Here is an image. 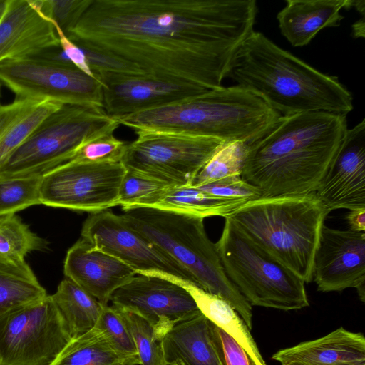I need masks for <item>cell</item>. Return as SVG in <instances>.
<instances>
[{
	"label": "cell",
	"instance_id": "7c38bea8",
	"mask_svg": "<svg viewBox=\"0 0 365 365\" xmlns=\"http://www.w3.org/2000/svg\"><path fill=\"white\" fill-rule=\"evenodd\" d=\"M126 168L122 163L70 160L41 176V204L95 213L118 205Z\"/></svg>",
	"mask_w": 365,
	"mask_h": 365
},
{
	"label": "cell",
	"instance_id": "ffe728a7",
	"mask_svg": "<svg viewBox=\"0 0 365 365\" xmlns=\"http://www.w3.org/2000/svg\"><path fill=\"white\" fill-rule=\"evenodd\" d=\"M272 359L282 365H365V338L339 327L324 336L281 349Z\"/></svg>",
	"mask_w": 365,
	"mask_h": 365
},
{
	"label": "cell",
	"instance_id": "277c9868",
	"mask_svg": "<svg viewBox=\"0 0 365 365\" xmlns=\"http://www.w3.org/2000/svg\"><path fill=\"white\" fill-rule=\"evenodd\" d=\"M281 115L238 86H220L165 106L115 118L136 131L163 132L251 144Z\"/></svg>",
	"mask_w": 365,
	"mask_h": 365
},
{
	"label": "cell",
	"instance_id": "7402d4cb",
	"mask_svg": "<svg viewBox=\"0 0 365 365\" xmlns=\"http://www.w3.org/2000/svg\"><path fill=\"white\" fill-rule=\"evenodd\" d=\"M165 365H221L210 330L202 313L180 322L162 339Z\"/></svg>",
	"mask_w": 365,
	"mask_h": 365
},
{
	"label": "cell",
	"instance_id": "4fadbf2b",
	"mask_svg": "<svg viewBox=\"0 0 365 365\" xmlns=\"http://www.w3.org/2000/svg\"><path fill=\"white\" fill-rule=\"evenodd\" d=\"M110 301L148 321L161 340L175 324L201 313L185 289L158 272L137 274Z\"/></svg>",
	"mask_w": 365,
	"mask_h": 365
},
{
	"label": "cell",
	"instance_id": "3957f363",
	"mask_svg": "<svg viewBox=\"0 0 365 365\" xmlns=\"http://www.w3.org/2000/svg\"><path fill=\"white\" fill-rule=\"evenodd\" d=\"M227 77L281 116L309 112L346 115L353 98L336 77L326 75L264 34L253 31L238 50Z\"/></svg>",
	"mask_w": 365,
	"mask_h": 365
},
{
	"label": "cell",
	"instance_id": "d6a6232c",
	"mask_svg": "<svg viewBox=\"0 0 365 365\" xmlns=\"http://www.w3.org/2000/svg\"><path fill=\"white\" fill-rule=\"evenodd\" d=\"M116 308L132 335L140 365H165L162 340L158 336L152 325L135 313Z\"/></svg>",
	"mask_w": 365,
	"mask_h": 365
},
{
	"label": "cell",
	"instance_id": "603a6c76",
	"mask_svg": "<svg viewBox=\"0 0 365 365\" xmlns=\"http://www.w3.org/2000/svg\"><path fill=\"white\" fill-rule=\"evenodd\" d=\"M62 105L18 98L9 104H0V170L39 123Z\"/></svg>",
	"mask_w": 365,
	"mask_h": 365
},
{
	"label": "cell",
	"instance_id": "e575fe53",
	"mask_svg": "<svg viewBox=\"0 0 365 365\" xmlns=\"http://www.w3.org/2000/svg\"><path fill=\"white\" fill-rule=\"evenodd\" d=\"M93 0H38L42 13L67 36Z\"/></svg>",
	"mask_w": 365,
	"mask_h": 365
},
{
	"label": "cell",
	"instance_id": "1f68e13d",
	"mask_svg": "<svg viewBox=\"0 0 365 365\" xmlns=\"http://www.w3.org/2000/svg\"><path fill=\"white\" fill-rule=\"evenodd\" d=\"M41 176L0 178V215L15 214L41 204Z\"/></svg>",
	"mask_w": 365,
	"mask_h": 365
},
{
	"label": "cell",
	"instance_id": "b9f144b4",
	"mask_svg": "<svg viewBox=\"0 0 365 365\" xmlns=\"http://www.w3.org/2000/svg\"><path fill=\"white\" fill-rule=\"evenodd\" d=\"M364 17L352 25V34L354 38L364 37Z\"/></svg>",
	"mask_w": 365,
	"mask_h": 365
},
{
	"label": "cell",
	"instance_id": "d590c367",
	"mask_svg": "<svg viewBox=\"0 0 365 365\" xmlns=\"http://www.w3.org/2000/svg\"><path fill=\"white\" fill-rule=\"evenodd\" d=\"M95 327L107 334L118 351L130 355H138L132 335L115 307L104 306Z\"/></svg>",
	"mask_w": 365,
	"mask_h": 365
},
{
	"label": "cell",
	"instance_id": "8fae6325",
	"mask_svg": "<svg viewBox=\"0 0 365 365\" xmlns=\"http://www.w3.org/2000/svg\"><path fill=\"white\" fill-rule=\"evenodd\" d=\"M0 82L18 98L103 108L101 81L73 64L35 58L5 61L0 63Z\"/></svg>",
	"mask_w": 365,
	"mask_h": 365
},
{
	"label": "cell",
	"instance_id": "d4e9b609",
	"mask_svg": "<svg viewBox=\"0 0 365 365\" xmlns=\"http://www.w3.org/2000/svg\"><path fill=\"white\" fill-rule=\"evenodd\" d=\"M51 365H140L138 355L118 351L107 334L95 327L72 339Z\"/></svg>",
	"mask_w": 365,
	"mask_h": 365
},
{
	"label": "cell",
	"instance_id": "f546056e",
	"mask_svg": "<svg viewBox=\"0 0 365 365\" xmlns=\"http://www.w3.org/2000/svg\"><path fill=\"white\" fill-rule=\"evenodd\" d=\"M249 144L235 141L223 143L195 178L191 186L198 187L220 179L241 176Z\"/></svg>",
	"mask_w": 365,
	"mask_h": 365
},
{
	"label": "cell",
	"instance_id": "ee69618b",
	"mask_svg": "<svg viewBox=\"0 0 365 365\" xmlns=\"http://www.w3.org/2000/svg\"><path fill=\"white\" fill-rule=\"evenodd\" d=\"M9 1V0H0V21L7 9Z\"/></svg>",
	"mask_w": 365,
	"mask_h": 365
},
{
	"label": "cell",
	"instance_id": "bcb514c9",
	"mask_svg": "<svg viewBox=\"0 0 365 365\" xmlns=\"http://www.w3.org/2000/svg\"><path fill=\"white\" fill-rule=\"evenodd\" d=\"M1 83L0 82V99H1ZM1 104V103H0Z\"/></svg>",
	"mask_w": 365,
	"mask_h": 365
},
{
	"label": "cell",
	"instance_id": "8992f818",
	"mask_svg": "<svg viewBox=\"0 0 365 365\" xmlns=\"http://www.w3.org/2000/svg\"><path fill=\"white\" fill-rule=\"evenodd\" d=\"M123 211L130 227L186 270L197 287L227 301L252 329V306L226 275L203 218L148 207Z\"/></svg>",
	"mask_w": 365,
	"mask_h": 365
},
{
	"label": "cell",
	"instance_id": "74e56055",
	"mask_svg": "<svg viewBox=\"0 0 365 365\" xmlns=\"http://www.w3.org/2000/svg\"><path fill=\"white\" fill-rule=\"evenodd\" d=\"M212 341L221 365H257L229 334L210 322Z\"/></svg>",
	"mask_w": 365,
	"mask_h": 365
},
{
	"label": "cell",
	"instance_id": "484cf974",
	"mask_svg": "<svg viewBox=\"0 0 365 365\" xmlns=\"http://www.w3.org/2000/svg\"><path fill=\"white\" fill-rule=\"evenodd\" d=\"M51 296L71 339L95 327L104 307L94 297L66 277Z\"/></svg>",
	"mask_w": 365,
	"mask_h": 365
},
{
	"label": "cell",
	"instance_id": "f6af8a7d",
	"mask_svg": "<svg viewBox=\"0 0 365 365\" xmlns=\"http://www.w3.org/2000/svg\"><path fill=\"white\" fill-rule=\"evenodd\" d=\"M286 365H307V364H300V363H290V364H288Z\"/></svg>",
	"mask_w": 365,
	"mask_h": 365
},
{
	"label": "cell",
	"instance_id": "cb8c5ba5",
	"mask_svg": "<svg viewBox=\"0 0 365 365\" xmlns=\"http://www.w3.org/2000/svg\"><path fill=\"white\" fill-rule=\"evenodd\" d=\"M164 274L185 289L193 298L200 312L232 336L257 365H267L252 338L250 329L227 301L205 291L191 282Z\"/></svg>",
	"mask_w": 365,
	"mask_h": 365
},
{
	"label": "cell",
	"instance_id": "7bdbcfd3",
	"mask_svg": "<svg viewBox=\"0 0 365 365\" xmlns=\"http://www.w3.org/2000/svg\"><path fill=\"white\" fill-rule=\"evenodd\" d=\"M351 7H354L356 10L364 17L365 14V1L364 0H351Z\"/></svg>",
	"mask_w": 365,
	"mask_h": 365
},
{
	"label": "cell",
	"instance_id": "4dcf8cb0",
	"mask_svg": "<svg viewBox=\"0 0 365 365\" xmlns=\"http://www.w3.org/2000/svg\"><path fill=\"white\" fill-rule=\"evenodd\" d=\"M175 187L148 175L126 169L118 205L123 210L134 207H150L168 189Z\"/></svg>",
	"mask_w": 365,
	"mask_h": 365
},
{
	"label": "cell",
	"instance_id": "7a4b0ae2",
	"mask_svg": "<svg viewBox=\"0 0 365 365\" xmlns=\"http://www.w3.org/2000/svg\"><path fill=\"white\" fill-rule=\"evenodd\" d=\"M346 115L309 112L281 116L249 145L241 178L262 197L314 193L347 130Z\"/></svg>",
	"mask_w": 365,
	"mask_h": 365
},
{
	"label": "cell",
	"instance_id": "60d3db41",
	"mask_svg": "<svg viewBox=\"0 0 365 365\" xmlns=\"http://www.w3.org/2000/svg\"><path fill=\"white\" fill-rule=\"evenodd\" d=\"M349 230L355 232L365 231V208L349 210L346 217Z\"/></svg>",
	"mask_w": 365,
	"mask_h": 365
},
{
	"label": "cell",
	"instance_id": "e0dca14e",
	"mask_svg": "<svg viewBox=\"0 0 365 365\" xmlns=\"http://www.w3.org/2000/svg\"><path fill=\"white\" fill-rule=\"evenodd\" d=\"M324 207L365 208V120L344 133L335 156L314 192Z\"/></svg>",
	"mask_w": 365,
	"mask_h": 365
},
{
	"label": "cell",
	"instance_id": "ba28073f",
	"mask_svg": "<svg viewBox=\"0 0 365 365\" xmlns=\"http://www.w3.org/2000/svg\"><path fill=\"white\" fill-rule=\"evenodd\" d=\"M119 123L103 108L63 104L45 118L0 170V178L43 175L71 160L85 143Z\"/></svg>",
	"mask_w": 365,
	"mask_h": 365
},
{
	"label": "cell",
	"instance_id": "2e32d148",
	"mask_svg": "<svg viewBox=\"0 0 365 365\" xmlns=\"http://www.w3.org/2000/svg\"><path fill=\"white\" fill-rule=\"evenodd\" d=\"M312 280L322 292L356 289L365 299V232L322 225L315 252Z\"/></svg>",
	"mask_w": 365,
	"mask_h": 365
},
{
	"label": "cell",
	"instance_id": "83f0119b",
	"mask_svg": "<svg viewBox=\"0 0 365 365\" xmlns=\"http://www.w3.org/2000/svg\"><path fill=\"white\" fill-rule=\"evenodd\" d=\"M47 295L25 260L14 261L0 257V317Z\"/></svg>",
	"mask_w": 365,
	"mask_h": 365
},
{
	"label": "cell",
	"instance_id": "5b68a950",
	"mask_svg": "<svg viewBox=\"0 0 365 365\" xmlns=\"http://www.w3.org/2000/svg\"><path fill=\"white\" fill-rule=\"evenodd\" d=\"M329 212L315 193H311L260 197L246 202L226 217L304 283H309L321 229Z\"/></svg>",
	"mask_w": 365,
	"mask_h": 365
},
{
	"label": "cell",
	"instance_id": "5bb4252c",
	"mask_svg": "<svg viewBox=\"0 0 365 365\" xmlns=\"http://www.w3.org/2000/svg\"><path fill=\"white\" fill-rule=\"evenodd\" d=\"M81 237L96 249L128 265L137 274L158 272L195 284L186 270L130 227L121 215L111 211L90 215L83 224Z\"/></svg>",
	"mask_w": 365,
	"mask_h": 365
},
{
	"label": "cell",
	"instance_id": "836d02e7",
	"mask_svg": "<svg viewBox=\"0 0 365 365\" xmlns=\"http://www.w3.org/2000/svg\"><path fill=\"white\" fill-rule=\"evenodd\" d=\"M127 145L113 133L105 134L83 145L71 160L89 163H121Z\"/></svg>",
	"mask_w": 365,
	"mask_h": 365
},
{
	"label": "cell",
	"instance_id": "44dd1931",
	"mask_svg": "<svg viewBox=\"0 0 365 365\" xmlns=\"http://www.w3.org/2000/svg\"><path fill=\"white\" fill-rule=\"evenodd\" d=\"M351 0H287L277 19L282 35L294 47L309 44L327 27H336L344 18L340 11L351 8Z\"/></svg>",
	"mask_w": 365,
	"mask_h": 365
},
{
	"label": "cell",
	"instance_id": "6da1fadb",
	"mask_svg": "<svg viewBox=\"0 0 365 365\" xmlns=\"http://www.w3.org/2000/svg\"><path fill=\"white\" fill-rule=\"evenodd\" d=\"M255 0H93L68 37L148 75L222 86L254 31Z\"/></svg>",
	"mask_w": 365,
	"mask_h": 365
},
{
	"label": "cell",
	"instance_id": "9c48e42d",
	"mask_svg": "<svg viewBox=\"0 0 365 365\" xmlns=\"http://www.w3.org/2000/svg\"><path fill=\"white\" fill-rule=\"evenodd\" d=\"M71 339L48 294L0 317V365H51Z\"/></svg>",
	"mask_w": 365,
	"mask_h": 365
},
{
	"label": "cell",
	"instance_id": "f1b7e54d",
	"mask_svg": "<svg viewBox=\"0 0 365 365\" xmlns=\"http://www.w3.org/2000/svg\"><path fill=\"white\" fill-rule=\"evenodd\" d=\"M46 247V242L33 232L15 214L0 215V257L23 261L26 255Z\"/></svg>",
	"mask_w": 365,
	"mask_h": 365
},
{
	"label": "cell",
	"instance_id": "4316f807",
	"mask_svg": "<svg viewBox=\"0 0 365 365\" xmlns=\"http://www.w3.org/2000/svg\"><path fill=\"white\" fill-rule=\"evenodd\" d=\"M246 202L216 197L190 185L170 187L150 207L204 219L212 216L226 217Z\"/></svg>",
	"mask_w": 365,
	"mask_h": 365
},
{
	"label": "cell",
	"instance_id": "52a82bcc",
	"mask_svg": "<svg viewBox=\"0 0 365 365\" xmlns=\"http://www.w3.org/2000/svg\"><path fill=\"white\" fill-rule=\"evenodd\" d=\"M225 219L216 249L226 275L249 304L284 311L308 307L304 282Z\"/></svg>",
	"mask_w": 365,
	"mask_h": 365
},
{
	"label": "cell",
	"instance_id": "ac0fdd59",
	"mask_svg": "<svg viewBox=\"0 0 365 365\" xmlns=\"http://www.w3.org/2000/svg\"><path fill=\"white\" fill-rule=\"evenodd\" d=\"M58 46L55 27L41 11L38 0H9L0 21V63Z\"/></svg>",
	"mask_w": 365,
	"mask_h": 365
},
{
	"label": "cell",
	"instance_id": "f35d334b",
	"mask_svg": "<svg viewBox=\"0 0 365 365\" xmlns=\"http://www.w3.org/2000/svg\"><path fill=\"white\" fill-rule=\"evenodd\" d=\"M84 51L90 68L95 73L108 72L128 75L147 74L138 66L112 56L80 46ZM96 77V76H95Z\"/></svg>",
	"mask_w": 365,
	"mask_h": 365
},
{
	"label": "cell",
	"instance_id": "9a60e30c",
	"mask_svg": "<svg viewBox=\"0 0 365 365\" xmlns=\"http://www.w3.org/2000/svg\"><path fill=\"white\" fill-rule=\"evenodd\" d=\"M103 86V109L113 118L148 110L210 91L200 86L148 74L95 73Z\"/></svg>",
	"mask_w": 365,
	"mask_h": 365
},
{
	"label": "cell",
	"instance_id": "d6986e66",
	"mask_svg": "<svg viewBox=\"0 0 365 365\" xmlns=\"http://www.w3.org/2000/svg\"><path fill=\"white\" fill-rule=\"evenodd\" d=\"M63 271L66 278L94 297L103 306L108 305L114 292L137 274L128 265L96 249L83 238L68 250Z\"/></svg>",
	"mask_w": 365,
	"mask_h": 365
},
{
	"label": "cell",
	"instance_id": "ab89813d",
	"mask_svg": "<svg viewBox=\"0 0 365 365\" xmlns=\"http://www.w3.org/2000/svg\"><path fill=\"white\" fill-rule=\"evenodd\" d=\"M53 24L58 37L60 47L66 58L77 68L91 77L96 78L89 67L83 50L65 35L58 26L54 24Z\"/></svg>",
	"mask_w": 365,
	"mask_h": 365
},
{
	"label": "cell",
	"instance_id": "30bf717a",
	"mask_svg": "<svg viewBox=\"0 0 365 365\" xmlns=\"http://www.w3.org/2000/svg\"><path fill=\"white\" fill-rule=\"evenodd\" d=\"M121 163L175 187L190 186L218 148V139L163 132L136 131Z\"/></svg>",
	"mask_w": 365,
	"mask_h": 365
},
{
	"label": "cell",
	"instance_id": "8d00e7d4",
	"mask_svg": "<svg viewBox=\"0 0 365 365\" xmlns=\"http://www.w3.org/2000/svg\"><path fill=\"white\" fill-rule=\"evenodd\" d=\"M195 187L225 199L250 201L262 197L260 190L244 180L241 176L225 178Z\"/></svg>",
	"mask_w": 365,
	"mask_h": 365
}]
</instances>
